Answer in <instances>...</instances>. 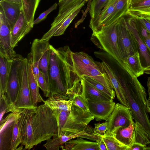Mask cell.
Returning a JSON list of instances; mask_svg holds the SVG:
<instances>
[{"label":"cell","mask_w":150,"mask_h":150,"mask_svg":"<svg viewBox=\"0 0 150 150\" xmlns=\"http://www.w3.org/2000/svg\"><path fill=\"white\" fill-rule=\"evenodd\" d=\"M148 146L139 143H134L130 147L129 150H147Z\"/></svg>","instance_id":"obj_43"},{"label":"cell","mask_w":150,"mask_h":150,"mask_svg":"<svg viewBox=\"0 0 150 150\" xmlns=\"http://www.w3.org/2000/svg\"><path fill=\"white\" fill-rule=\"evenodd\" d=\"M94 119V116L90 112L84 111L72 104L67 121L62 128V135H70L80 132Z\"/></svg>","instance_id":"obj_7"},{"label":"cell","mask_w":150,"mask_h":150,"mask_svg":"<svg viewBox=\"0 0 150 150\" xmlns=\"http://www.w3.org/2000/svg\"><path fill=\"white\" fill-rule=\"evenodd\" d=\"M11 28L0 7V53L11 59L17 54L11 46Z\"/></svg>","instance_id":"obj_14"},{"label":"cell","mask_w":150,"mask_h":150,"mask_svg":"<svg viewBox=\"0 0 150 150\" xmlns=\"http://www.w3.org/2000/svg\"><path fill=\"white\" fill-rule=\"evenodd\" d=\"M1 0H5L10 2L18 4L22 3V0H0V1Z\"/></svg>","instance_id":"obj_48"},{"label":"cell","mask_w":150,"mask_h":150,"mask_svg":"<svg viewBox=\"0 0 150 150\" xmlns=\"http://www.w3.org/2000/svg\"><path fill=\"white\" fill-rule=\"evenodd\" d=\"M96 142L100 150H107L105 143L101 137L96 140Z\"/></svg>","instance_id":"obj_44"},{"label":"cell","mask_w":150,"mask_h":150,"mask_svg":"<svg viewBox=\"0 0 150 150\" xmlns=\"http://www.w3.org/2000/svg\"><path fill=\"white\" fill-rule=\"evenodd\" d=\"M84 0H67L59 6L58 14L72 9Z\"/></svg>","instance_id":"obj_38"},{"label":"cell","mask_w":150,"mask_h":150,"mask_svg":"<svg viewBox=\"0 0 150 150\" xmlns=\"http://www.w3.org/2000/svg\"><path fill=\"white\" fill-rule=\"evenodd\" d=\"M13 58H10L0 53V97L5 94L6 91Z\"/></svg>","instance_id":"obj_20"},{"label":"cell","mask_w":150,"mask_h":150,"mask_svg":"<svg viewBox=\"0 0 150 150\" xmlns=\"http://www.w3.org/2000/svg\"><path fill=\"white\" fill-rule=\"evenodd\" d=\"M100 70L106 73L114 90L118 100L121 104L128 107L127 101L125 96L122 88L117 75L106 63L96 62Z\"/></svg>","instance_id":"obj_18"},{"label":"cell","mask_w":150,"mask_h":150,"mask_svg":"<svg viewBox=\"0 0 150 150\" xmlns=\"http://www.w3.org/2000/svg\"><path fill=\"white\" fill-rule=\"evenodd\" d=\"M125 14L134 18L150 15V0H143L130 5Z\"/></svg>","instance_id":"obj_24"},{"label":"cell","mask_w":150,"mask_h":150,"mask_svg":"<svg viewBox=\"0 0 150 150\" xmlns=\"http://www.w3.org/2000/svg\"><path fill=\"white\" fill-rule=\"evenodd\" d=\"M83 87L85 96L87 99L107 101L113 100L102 93L84 79Z\"/></svg>","instance_id":"obj_28"},{"label":"cell","mask_w":150,"mask_h":150,"mask_svg":"<svg viewBox=\"0 0 150 150\" xmlns=\"http://www.w3.org/2000/svg\"><path fill=\"white\" fill-rule=\"evenodd\" d=\"M83 78L104 95L113 100L115 98V93L114 90L108 88L101 83L88 77L84 76Z\"/></svg>","instance_id":"obj_35"},{"label":"cell","mask_w":150,"mask_h":150,"mask_svg":"<svg viewBox=\"0 0 150 150\" xmlns=\"http://www.w3.org/2000/svg\"><path fill=\"white\" fill-rule=\"evenodd\" d=\"M128 0H118L113 11L104 23L103 26L110 25L117 21L127 11Z\"/></svg>","instance_id":"obj_27"},{"label":"cell","mask_w":150,"mask_h":150,"mask_svg":"<svg viewBox=\"0 0 150 150\" xmlns=\"http://www.w3.org/2000/svg\"><path fill=\"white\" fill-rule=\"evenodd\" d=\"M147 86L149 97L147 100L146 107L148 112L150 114V80L148 78L147 81Z\"/></svg>","instance_id":"obj_45"},{"label":"cell","mask_w":150,"mask_h":150,"mask_svg":"<svg viewBox=\"0 0 150 150\" xmlns=\"http://www.w3.org/2000/svg\"><path fill=\"white\" fill-rule=\"evenodd\" d=\"M37 107L15 110L20 113L18 120L20 139L21 144L24 146L25 149H30L35 146L32 121L33 116L36 111Z\"/></svg>","instance_id":"obj_10"},{"label":"cell","mask_w":150,"mask_h":150,"mask_svg":"<svg viewBox=\"0 0 150 150\" xmlns=\"http://www.w3.org/2000/svg\"><path fill=\"white\" fill-rule=\"evenodd\" d=\"M40 0H22L24 16L29 22L33 23L34 17Z\"/></svg>","instance_id":"obj_30"},{"label":"cell","mask_w":150,"mask_h":150,"mask_svg":"<svg viewBox=\"0 0 150 150\" xmlns=\"http://www.w3.org/2000/svg\"><path fill=\"white\" fill-rule=\"evenodd\" d=\"M57 5V3H55L49 8L41 13L39 16L34 21V24H38L45 19L48 14L53 10L56 9Z\"/></svg>","instance_id":"obj_41"},{"label":"cell","mask_w":150,"mask_h":150,"mask_svg":"<svg viewBox=\"0 0 150 150\" xmlns=\"http://www.w3.org/2000/svg\"><path fill=\"white\" fill-rule=\"evenodd\" d=\"M150 34L145 37L140 38L150 50Z\"/></svg>","instance_id":"obj_46"},{"label":"cell","mask_w":150,"mask_h":150,"mask_svg":"<svg viewBox=\"0 0 150 150\" xmlns=\"http://www.w3.org/2000/svg\"><path fill=\"white\" fill-rule=\"evenodd\" d=\"M101 137L107 150H129L130 148L121 143L114 136L103 135Z\"/></svg>","instance_id":"obj_32"},{"label":"cell","mask_w":150,"mask_h":150,"mask_svg":"<svg viewBox=\"0 0 150 150\" xmlns=\"http://www.w3.org/2000/svg\"><path fill=\"white\" fill-rule=\"evenodd\" d=\"M28 77L29 87L33 103L34 106L36 107L38 103L42 102H44L45 101L39 93V87L38 82L34 76L31 66L28 62Z\"/></svg>","instance_id":"obj_25"},{"label":"cell","mask_w":150,"mask_h":150,"mask_svg":"<svg viewBox=\"0 0 150 150\" xmlns=\"http://www.w3.org/2000/svg\"></svg>","instance_id":"obj_51"},{"label":"cell","mask_w":150,"mask_h":150,"mask_svg":"<svg viewBox=\"0 0 150 150\" xmlns=\"http://www.w3.org/2000/svg\"><path fill=\"white\" fill-rule=\"evenodd\" d=\"M107 121L108 127L104 135L112 136L113 132L118 128L128 127L134 121V118L129 108L117 103Z\"/></svg>","instance_id":"obj_11"},{"label":"cell","mask_w":150,"mask_h":150,"mask_svg":"<svg viewBox=\"0 0 150 150\" xmlns=\"http://www.w3.org/2000/svg\"><path fill=\"white\" fill-rule=\"evenodd\" d=\"M33 23L28 21L26 19L22 8L19 16L11 30V46L14 48L32 29Z\"/></svg>","instance_id":"obj_17"},{"label":"cell","mask_w":150,"mask_h":150,"mask_svg":"<svg viewBox=\"0 0 150 150\" xmlns=\"http://www.w3.org/2000/svg\"><path fill=\"white\" fill-rule=\"evenodd\" d=\"M72 53L68 46L56 49L50 45L49 97L68 100L82 88L84 79L75 71Z\"/></svg>","instance_id":"obj_1"},{"label":"cell","mask_w":150,"mask_h":150,"mask_svg":"<svg viewBox=\"0 0 150 150\" xmlns=\"http://www.w3.org/2000/svg\"><path fill=\"white\" fill-rule=\"evenodd\" d=\"M24 58L17 54L13 58L5 94L10 103L8 110L13 105L19 94L21 84L22 65Z\"/></svg>","instance_id":"obj_9"},{"label":"cell","mask_w":150,"mask_h":150,"mask_svg":"<svg viewBox=\"0 0 150 150\" xmlns=\"http://www.w3.org/2000/svg\"><path fill=\"white\" fill-rule=\"evenodd\" d=\"M135 121L134 143L150 144V120L147 111L146 90L137 79L128 72L118 77Z\"/></svg>","instance_id":"obj_2"},{"label":"cell","mask_w":150,"mask_h":150,"mask_svg":"<svg viewBox=\"0 0 150 150\" xmlns=\"http://www.w3.org/2000/svg\"><path fill=\"white\" fill-rule=\"evenodd\" d=\"M38 82L39 87L43 92L44 96L49 98L50 95L49 87L44 74L40 71L38 77Z\"/></svg>","instance_id":"obj_37"},{"label":"cell","mask_w":150,"mask_h":150,"mask_svg":"<svg viewBox=\"0 0 150 150\" xmlns=\"http://www.w3.org/2000/svg\"><path fill=\"white\" fill-rule=\"evenodd\" d=\"M148 79H149L150 80V77H149Z\"/></svg>","instance_id":"obj_50"},{"label":"cell","mask_w":150,"mask_h":150,"mask_svg":"<svg viewBox=\"0 0 150 150\" xmlns=\"http://www.w3.org/2000/svg\"><path fill=\"white\" fill-rule=\"evenodd\" d=\"M44 103L52 110L58 109L70 111L72 101L71 99L66 100L50 97L45 101Z\"/></svg>","instance_id":"obj_29"},{"label":"cell","mask_w":150,"mask_h":150,"mask_svg":"<svg viewBox=\"0 0 150 150\" xmlns=\"http://www.w3.org/2000/svg\"><path fill=\"white\" fill-rule=\"evenodd\" d=\"M87 100L89 111L97 121H107L116 104L113 100L107 101Z\"/></svg>","instance_id":"obj_16"},{"label":"cell","mask_w":150,"mask_h":150,"mask_svg":"<svg viewBox=\"0 0 150 150\" xmlns=\"http://www.w3.org/2000/svg\"><path fill=\"white\" fill-rule=\"evenodd\" d=\"M127 23L132 33L136 45L137 52L144 73L150 75V50L139 36L136 27L135 19L129 16Z\"/></svg>","instance_id":"obj_13"},{"label":"cell","mask_w":150,"mask_h":150,"mask_svg":"<svg viewBox=\"0 0 150 150\" xmlns=\"http://www.w3.org/2000/svg\"><path fill=\"white\" fill-rule=\"evenodd\" d=\"M32 125L35 146L58 135L57 123L53 111L45 103L37 107L32 117Z\"/></svg>","instance_id":"obj_3"},{"label":"cell","mask_w":150,"mask_h":150,"mask_svg":"<svg viewBox=\"0 0 150 150\" xmlns=\"http://www.w3.org/2000/svg\"><path fill=\"white\" fill-rule=\"evenodd\" d=\"M20 115L15 110L0 122V150H10L14 122Z\"/></svg>","instance_id":"obj_15"},{"label":"cell","mask_w":150,"mask_h":150,"mask_svg":"<svg viewBox=\"0 0 150 150\" xmlns=\"http://www.w3.org/2000/svg\"><path fill=\"white\" fill-rule=\"evenodd\" d=\"M135 122H131L127 127H121L117 128L112 136L123 144L130 148L134 143Z\"/></svg>","instance_id":"obj_21"},{"label":"cell","mask_w":150,"mask_h":150,"mask_svg":"<svg viewBox=\"0 0 150 150\" xmlns=\"http://www.w3.org/2000/svg\"><path fill=\"white\" fill-rule=\"evenodd\" d=\"M67 0H59V2L58 4L59 6L61 5Z\"/></svg>","instance_id":"obj_49"},{"label":"cell","mask_w":150,"mask_h":150,"mask_svg":"<svg viewBox=\"0 0 150 150\" xmlns=\"http://www.w3.org/2000/svg\"><path fill=\"white\" fill-rule=\"evenodd\" d=\"M93 129L94 133L101 137L105 134L108 129V122L107 121L101 123H95Z\"/></svg>","instance_id":"obj_40"},{"label":"cell","mask_w":150,"mask_h":150,"mask_svg":"<svg viewBox=\"0 0 150 150\" xmlns=\"http://www.w3.org/2000/svg\"><path fill=\"white\" fill-rule=\"evenodd\" d=\"M83 85V83L82 88L69 99L72 100V105L79 107L84 111L90 112L88 100L85 96Z\"/></svg>","instance_id":"obj_31"},{"label":"cell","mask_w":150,"mask_h":150,"mask_svg":"<svg viewBox=\"0 0 150 150\" xmlns=\"http://www.w3.org/2000/svg\"><path fill=\"white\" fill-rule=\"evenodd\" d=\"M72 55L74 69L80 77H88L108 88L113 90L107 75L100 70L91 56L83 52H72Z\"/></svg>","instance_id":"obj_5"},{"label":"cell","mask_w":150,"mask_h":150,"mask_svg":"<svg viewBox=\"0 0 150 150\" xmlns=\"http://www.w3.org/2000/svg\"><path fill=\"white\" fill-rule=\"evenodd\" d=\"M20 116L14 122L10 150H17L18 146L21 144L18 125V120Z\"/></svg>","instance_id":"obj_36"},{"label":"cell","mask_w":150,"mask_h":150,"mask_svg":"<svg viewBox=\"0 0 150 150\" xmlns=\"http://www.w3.org/2000/svg\"><path fill=\"white\" fill-rule=\"evenodd\" d=\"M0 122L3 120V117L5 113H7L10 103L5 94L0 97Z\"/></svg>","instance_id":"obj_39"},{"label":"cell","mask_w":150,"mask_h":150,"mask_svg":"<svg viewBox=\"0 0 150 150\" xmlns=\"http://www.w3.org/2000/svg\"><path fill=\"white\" fill-rule=\"evenodd\" d=\"M75 139L69 140L61 145L62 150H100L96 142L88 141L82 137H77Z\"/></svg>","instance_id":"obj_22"},{"label":"cell","mask_w":150,"mask_h":150,"mask_svg":"<svg viewBox=\"0 0 150 150\" xmlns=\"http://www.w3.org/2000/svg\"><path fill=\"white\" fill-rule=\"evenodd\" d=\"M0 6L11 30L19 16L22 8V3L18 4L1 0Z\"/></svg>","instance_id":"obj_19"},{"label":"cell","mask_w":150,"mask_h":150,"mask_svg":"<svg viewBox=\"0 0 150 150\" xmlns=\"http://www.w3.org/2000/svg\"><path fill=\"white\" fill-rule=\"evenodd\" d=\"M49 40L35 39L33 41L27 60L31 66L34 76L38 81L39 71L42 72L49 87L48 74L50 55Z\"/></svg>","instance_id":"obj_6"},{"label":"cell","mask_w":150,"mask_h":150,"mask_svg":"<svg viewBox=\"0 0 150 150\" xmlns=\"http://www.w3.org/2000/svg\"><path fill=\"white\" fill-rule=\"evenodd\" d=\"M143 0H128V6L133 4L138 3Z\"/></svg>","instance_id":"obj_47"},{"label":"cell","mask_w":150,"mask_h":150,"mask_svg":"<svg viewBox=\"0 0 150 150\" xmlns=\"http://www.w3.org/2000/svg\"><path fill=\"white\" fill-rule=\"evenodd\" d=\"M150 34V15H146L139 17L137 18Z\"/></svg>","instance_id":"obj_42"},{"label":"cell","mask_w":150,"mask_h":150,"mask_svg":"<svg viewBox=\"0 0 150 150\" xmlns=\"http://www.w3.org/2000/svg\"><path fill=\"white\" fill-rule=\"evenodd\" d=\"M28 64L27 59L24 58L22 63L21 84L19 94L16 102L10 109L9 112H13L16 109L35 107L33 103L29 87Z\"/></svg>","instance_id":"obj_12"},{"label":"cell","mask_w":150,"mask_h":150,"mask_svg":"<svg viewBox=\"0 0 150 150\" xmlns=\"http://www.w3.org/2000/svg\"><path fill=\"white\" fill-rule=\"evenodd\" d=\"M118 0H109L99 13L97 18L90 21L89 27L94 31L103 26L114 10Z\"/></svg>","instance_id":"obj_23"},{"label":"cell","mask_w":150,"mask_h":150,"mask_svg":"<svg viewBox=\"0 0 150 150\" xmlns=\"http://www.w3.org/2000/svg\"><path fill=\"white\" fill-rule=\"evenodd\" d=\"M56 119L58 129V137L62 134V129L68 118L70 111L57 109L53 110Z\"/></svg>","instance_id":"obj_34"},{"label":"cell","mask_w":150,"mask_h":150,"mask_svg":"<svg viewBox=\"0 0 150 150\" xmlns=\"http://www.w3.org/2000/svg\"><path fill=\"white\" fill-rule=\"evenodd\" d=\"M125 64L130 73L134 77L137 78L144 73V69L142 65L138 52L129 56Z\"/></svg>","instance_id":"obj_26"},{"label":"cell","mask_w":150,"mask_h":150,"mask_svg":"<svg viewBox=\"0 0 150 150\" xmlns=\"http://www.w3.org/2000/svg\"><path fill=\"white\" fill-rule=\"evenodd\" d=\"M117 21L93 31L91 40L98 48L108 53L119 65L133 76L125 63L118 49Z\"/></svg>","instance_id":"obj_4"},{"label":"cell","mask_w":150,"mask_h":150,"mask_svg":"<svg viewBox=\"0 0 150 150\" xmlns=\"http://www.w3.org/2000/svg\"><path fill=\"white\" fill-rule=\"evenodd\" d=\"M109 0H92L91 2L89 13L91 18L90 21H93Z\"/></svg>","instance_id":"obj_33"},{"label":"cell","mask_w":150,"mask_h":150,"mask_svg":"<svg viewBox=\"0 0 150 150\" xmlns=\"http://www.w3.org/2000/svg\"><path fill=\"white\" fill-rule=\"evenodd\" d=\"M117 30L118 49L125 64L128 57L135 54L137 51L133 36L128 27L125 15L117 21Z\"/></svg>","instance_id":"obj_8"}]
</instances>
